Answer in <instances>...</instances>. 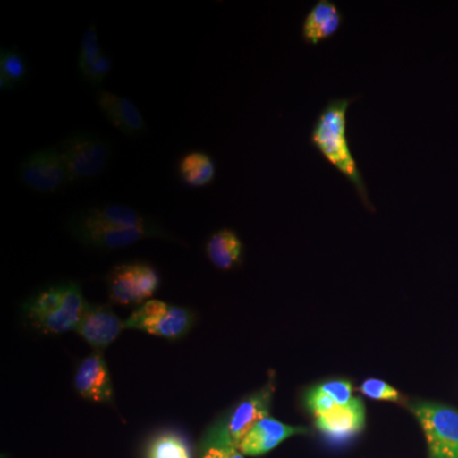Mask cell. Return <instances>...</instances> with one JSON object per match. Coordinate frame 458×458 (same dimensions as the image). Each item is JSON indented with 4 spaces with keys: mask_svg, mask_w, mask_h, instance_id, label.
Returning a JSON list of instances; mask_svg holds the SVG:
<instances>
[{
    "mask_svg": "<svg viewBox=\"0 0 458 458\" xmlns=\"http://www.w3.org/2000/svg\"><path fill=\"white\" fill-rule=\"evenodd\" d=\"M114 68V60L110 54L105 53L98 57V60L92 63L82 72V77L86 82L92 84V86L98 87L105 82V80L108 77Z\"/></svg>",
    "mask_w": 458,
    "mask_h": 458,
    "instance_id": "7402d4cb",
    "label": "cell"
},
{
    "mask_svg": "<svg viewBox=\"0 0 458 458\" xmlns=\"http://www.w3.org/2000/svg\"><path fill=\"white\" fill-rule=\"evenodd\" d=\"M423 428L430 458H458V410L419 401L410 405Z\"/></svg>",
    "mask_w": 458,
    "mask_h": 458,
    "instance_id": "52a82bcc",
    "label": "cell"
},
{
    "mask_svg": "<svg viewBox=\"0 0 458 458\" xmlns=\"http://www.w3.org/2000/svg\"><path fill=\"white\" fill-rule=\"evenodd\" d=\"M104 54L101 44L98 40V32L95 25H90L84 31L82 40H81L80 53L77 57V66L80 73L86 71L95 60Z\"/></svg>",
    "mask_w": 458,
    "mask_h": 458,
    "instance_id": "44dd1931",
    "label": "cell"
},
{
    "mask_svg": "<svg viewBox=\"0 0 458 458\" xmlns=\"http://www.w3.org/2000/svg\"><path fill=\"white\" fill-rule=\"evenodd\" d=\"M205 254L216 269L231 271L242 264L243 243L232 229H219L208 238Z\"/></svg>",
    "mask_w": 458,
    "mask_h": 458,
    "instance_id": "e0dca14e",
    "label": "cell"
},
{
    "mask_svg": "<svg viewBox=\"0 0 458 458\" xmlns=\"http://www.w3.org/2000/svg\"><path fill=\"white\" fill-rule=\"evenodd\" d=\"M147 458H191V452L179 434L165 433L150 442Z\"/></svg>",
    "mask_w": 458,
    "mask_h": 458,
    "instance_id": "ffe728a7",
    "label": "cell"
},
{
    "mask_svg": "<svg viewBox=\"0 0 458 458\" xmlns=\"http://www.w3.org/2000/svg\"><path fill=\"white\" fill-rule=\"evenodd\" d=\"M344 23L342 11L331 0H318L304 17L301 35L304 44L316 45L330 40Z\"/></svg>",
    "mask_w": 458,
    "mask_h": 458,
    "instance_id": "9a60e30c",
    "label": "cell"
},
{
    "mask_svg": "<svg viewBox=\"0 0 458 458\" xmlns=\"http://www.w3.org/2000/svg\"><path fill=\"white\" fill-rule=\"evenodd\" d=\"M366 423V410L363 403L354 397L349 405L335 406L327 414L316 418L319 432L335 441H345L361 432Z\"/></svg>",
    "mask_w": 458,
    "mask_h": 458,
    "instance_id": "5bb4252c",
    "label": "cell"
},
{
    "mask_svg": "<svg viewBox=\"0 0 458 458\" xmlns=\"http://www.w3.org/2000/svg\"><path fill=\"white\" fill-rule=\"evenodd\" d=\"M203 458H245L238 448L209 447L204 451Z\"/></svg>",
    "mask_w": 458,
    "mask_h": 458,
    "instance_id": "484cf974",
    "label": "cell"
},
{
    "mask_svg": "<svg viewBox=\"0 0 458 458\" xmlns=\"http://www.w3.org/2000/svg\"><path fill=\"white\" fill-rule=\"evenodd\" d=\"M274 393L276 381L271 375L264 387L241 400L209 427L204 436V450L209 447L238 448L255 424L269 417Z\"/></svg>",
    "mask_w": 458,
    "mask_h": 458,
    "instance_id": "3957f363",
    "label": "cell"
},
{
    "mask_svg": "<svg viewBox=\"0 0 458 458\" xmlns=\"http://www.w3.org/2000/svg\"><path fill=\"white\" fill-rule=\"evenodd\" d=\"M74 387L83 399L114 403L113 382L102 352L95 351L81 361L75 370Z\"/></svg>",
    "mask_w": 458,
    "mask_h": 458,
    "instance_id": "8fae6325",
    "label": "cell"
},
{
    "mask_svg": "<svg viewBox=\"0 0 458 458\" xmlns=\"http://www.w3.org/2000/svg\"><path fill=\"white\" fill-rule=\"evenodd\" d=\"M360 393L369 399L385 400V401H400L399 391L394 390L390 385L386 384L381 379L370 378L367 379L363 385L360 386Z\"/></svg>",
    "mask_w": 458,
    "mask_h": 458,
    "instance_id": "603a6c76",
    "label": "cell"
},
{
    "mask_svg": "<svg viewBox=\"0 0 458 458\" xmlns=\"http://www.w3.org/2000/svg\"><path fill=\"white\" fill-rule=\"evenodd\" d=\"M66 228L81 245L89 249L104 250V251L126 249L147 238H161V240L181 243V241L165 227H119V225L89 221L80 213H75L68 219Z\"/></svg>",
    "mask_w": 458,
    "mask_h": 458,
    "instance_id": "277c9868",
    "label": "cell"
},
{
    "mask_svg": "<svg viewBox=\"0 0 458 458\" xmlns=\"http://www.w3.org/2000/svg\"><path fill=\"white\" fill-rule=\"evenodd\" d=\"M177 174L186 186L203 189L216 180V165L213 157L204 152H190L180 159Z\"/></svg>",
    "mask_w": 458,
    "mask_h": 458,
    "instance_id": "ac0fdd59",
    "label": "cell"
},
{
    "mask_svg": "<svg viewBox=\"0 0 458 458\" xmlns=\"http://www.w3.org/2000/svg\"><path fill=\"white\" fill-rule=\"evenodd\" d=\"M29 77V64L26 57L16 49L0 50V89H18Z\"/></svg>",
    "mask_w": 458,
    "mask_h": 458,
    "instance_id": "d6986e66",
    "label": "cell"
},
{
    "mask_svg": "<svg viewBox=\"0 0 458 458\" xmlns=\"http://www.w3.org/2000/svg\"><path fill=\"white\" fill-rule=\"evenodd\" d=\"M96 104L111 125L128 138H138L147 131V123L140 108L126 96L99 89Z\"/></svg>",
    "mask_w": 458,
    "mask_h": 458,
    "instance_id": "7c38bea8",
    "label": "cell"
},
{
    "mask_svg": "<svg viewBox=\"0 0 458 458\" xmlns=\"http://www.w3.org/2000/svg\"><path fill=\"white\" fill-rule=\"evenodd\" d=\"M194 324L195 316L191 310L153 300L140 304L131 318L123 321V327L165 339L179 340L188 335Z\"/></svg>",
    "mask_w": 458,
    "mask_h": 458,
    "instance_id": "8992f818",
    "label": "cell"
},
{
    "mask_svg": "<svg viewBox=\"0 0 458 458\" xmlns=\"http://www.w3.org/2000/svg\"><path fill=\"white\" fill-rule=\"evenodd\" d=\"M355 98H333L325 105L313 125L310 144L355 189L361 203L375 210L360 165L348 140V111Z\"/></svg>",
    "mask_w": 458,
    "mask_h": 458,
    "instance_id": "6da1fadb",
    "label": "cell"
},
{
    "mask_svg": "<svg viewBox=\"0 0 458 458\" xmlns=\"http://www.w3.org/2000/svg\"><path fill=\"white\" fill-rule=\"evenodd\" d=\"M82 288L75 282H63L42 289L23 304L29 325L45 335L74 330L82 318Z\"/></svg>",
    "mask_w": 458,
    "mask_h": 458,
    "instance_id": "7a4b0ae2",
    "label": "cell"
},
{
    "mask_svg": "<svg viewBox=\"0 0 458 458\" xmlns=\"http://www.w3.org/2000/svg\"><path fill=\"white\" fill-rule=\"evenodd\" d=\"M306 433H309L307 428L286 426L276 419L267 417L261 419L247 433L245 438L238 445V450L243 456H262L278 447L280 443L284 442L289 437Z\"/></svg>",
    "mask_w": 458,
    "mask_h": 458,
    "instance_id": "4fadbf2b",
    "label": "cell"
},
{
    "mask_svg": "<svg viewBox=\"0 0 458 458\" xmlns=\"http://www.w3.org/2000/svg\"><path fill=\"white\" fill-rule=\"evenodd\" d=\"M106 282L111 302L131 306L146 303L161 285V276L148 262L132 261L114 267Z\"/></svg>",
    "mask_w": 458,
    "mask_h": 458,
    "instance_id": "ba28073f",
    "label": "cell"
},
{
    "mask_svg": "<svg viewBox=\"0 0 458 458\" xmlns=\"http://www.w3.org/2000/svg\"><path fill=\"white\" fill-rule=\"evenodd\" d=\"M71 183L98 179L111 158L113 146L106 138L89 131H75L59 143Z\"/></svg>",
    "mask_w": 458,
    "mask_h": 458,
    "instance_id": "5b68a950",
    "label": "cell"
},
{
    "mask_svg": "<svg viewBox=\"0 0 458 458\" xmlns=\"http://www.w3.org/2000/svg\"><path fill=\"white\" fill-rule=\"evenodd\" d=\"M306 405L310 411L315 415V418L327 414L337 406L335 401L327 396V394L322 393L318 387L312 388L306 394Z\"/></svg>",
    "mask_w": 458,
    "mask_h": 458,
    "instance_id": "d4e9b609",
    "label": "cell"
},
{
    "mask_svg": "<svg viewBox=\"0 0 458 458\" xmlns=\"http://www.w3.org/2000/svg\"><path fill=\"white\" fill-rule=\"evenodd\" d=\"M322 393L327 394L331 399L335 401L337 406L349 405L354 397H352V387L348 381H328L318 386Z\"/></svg>",
    "mask_w": 458,
    "mask_h": 458,
    "instance_id": "cb8c5ba5",
    "label": "cell"
},
{
    "mask_svg": "<svg viewBox=\"0 0 458 458\" xmlns=\"http://www.w3.org/2000/svg\"><path fill=\"white\" fill-rule=\"evenodd\" d=\"M18 177L27 189L40 194H55L71 183L59 144L26 156L18 168Z\"/></svg>",
    "mask_w": 458,
    "mask_h": 458,
    "instance_id": "9c48e42d",
    "label": "cell"
},
{
    "mask_svg": "<svg viewBox=\"0 0 458 458\" xmlns=\"http://www.w3.org/2000/svg\"><path fill=\"white\" fill-rule=\"evenodd\" d=\"M89 221L119 225V227L164 228L152 216L140 212L135 208L123 204L93 205L78 212Z\"/></svg>",
    "mask_w": 458,
    "mask_h": 458,
    "instance_id": "2e32d148",
    "label": "cell"
},
{
    "mask_svg": "<svg viewBox=\"0 0 458 458\" xmlns=\"http://www.w3.org/2000/svg\"><path fill=\"white\" fill-rule=\"evenodd\" d=\"M123 328V321L110 306L86 302L75 333L89 343L90 348L102 352L119 337Z\"/></svg>",
    "mask_w": 458,
    "mask_h": 458,
    "instance_id": "30bf717a",
    "label": "cell"
}]
</instances>
